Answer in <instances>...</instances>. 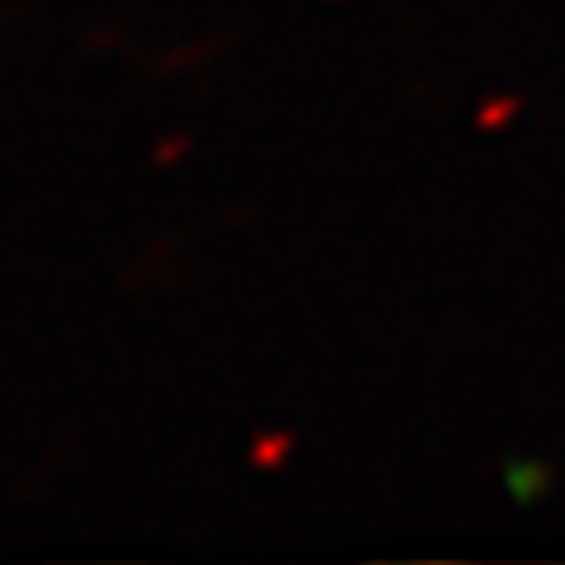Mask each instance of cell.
<instances>
[{
  "label": "cell",
  "mask_w": 565,
  "mask_h": 565,
  "mask_svg": "<svg viewBox=\"0 0 565 565\" xmlns=\"http://www.w3.org/2000/svg\"><path fill=\"white\" fill-rule=\"evenodd\" d=\"M282 448H288V444H282V438H269V444H259V448H255V462H259V467H264V462L274 467L278 457H282Z\"/></svg>",
  "instance_id": "obj_1"
}]
</instances>
